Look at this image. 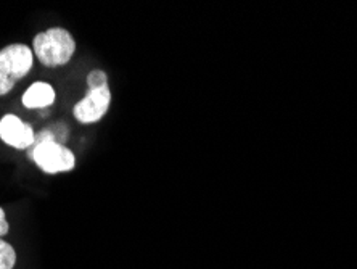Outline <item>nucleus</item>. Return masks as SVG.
<instances>
[{"label": "nucleus", "mask_w": 357, "mask_h": 269, "mask_svg": "<svg viewBox=\"0 0 357 269\" xmlns=\"http://www.w3.org/2000/svg\"><path fill=\"white\" fill-rule=\"evenodd\" d=\"M33 50L45 66H63L76 52V41L65 28H50L33 39Z\"/></svg>", "instance_id": "nucleus-1"}, {"label": "nucleus", "mask_w": 357, "mask_h": 269, "mask_svg": "<svg viewBox=\"0 0 357 269\" xmlns=\"http://www.w3.org/2000/svg\"><path fill=\"white\" fill-rule=\"evenodd\" d=\"M34 163L47 174L68 173L76 166V157L65 145L55 142V137L49 131H42L36 139L33 150Z\"/></svg>", "instance_id": "nucleus-2"}, {"label": "nucleus", "mask_w": 357, "mask_h": 269, "mask_svg": "<svg viewBox=\"0 0 357 269\" xmlns=\"http://www.w3.org/2000/svg\"><path fill=\"white\" fill-rule=\"evenodd\" d=\"M33 50L24 44H10L0 50V96H7L33 68Z\"/></svg>", "instance_id": "nucleus-3"}, {"label": "nucleus", "mask_w": 357, "mask_h": 269, "mask_svg": "<svg viewBox=\"0 0 357 269\" xmlns=\"http://www.w3.org/2000/svg\"><path fill=\"white\" fill-rule=\"evenodd\" d=\"M109 103H112V92L109 87H100V89H89L81 102H77L73 108V115L75 118L82 124H92L97 123L107 115Z\"/></svg>", "instance_id": "nucleus-4"}, {"label": "nucleus", "mask_w": 357, "mask_h": 269, "mask_svg": "<svg viewBox=\"0 0 357 269\" xmlns=\"http://www.w3.org/2000/svg\"><path fill=\"white\" fill-rule=\"evenodd\" d=\"M0 139L13 149L24 150L36 142V134L29 124L17 115H5L0 119Z\"/></svg>", "instance_id": "nucleus-5"}, {"label": "nucleus", "mask_w": 357, "mask_h": 269, "mask_svg": "<svg viewBox=\"0 0 357 269\" xmlns=\"http://www.w3.org/2000/svg\"><path fill=\"white\" fill-rule=\"evenodd\" d=\"M55 102V91L47 82H34L23 96L26 108H45Z\"/></svg>", "instance_id": "nucleus-6"}, {"label": "nucleus", "mask_w": 357, "mask_h": 269, "mask_svg": "<svg viewBox=\"0 0 357 269\" xmlns=\"http://www.w3.org/2000/svg\"><path fill=\"white\" fill-rule=\"evenodd\" d=\"M17 265V252L8 242L0 239V269H13Z\"/></svg>", "instance_id": "nucleus-7"}, {"label": "nucleus", "mask_w": 357, "mask_h": 269, "mask_svg": "<svg viewBox=\"0 0 357 269\" xmlns=\"http://www.w3.org/2000/svg\"><path fill=\"white\" fill-rule=\"evenodd\" d=\"M89 89H100L108 87V78L102 70H92L87 76Z\"/></svg>", "instance_id": "nucleus-8"}, {"label": "nucleus", "mask_w": 357, "mask_h": 269, "mask_svg": "<svg viewBox=\"0 0 357 269\" xmlns=\"http://www.w3.org/2000/svg\"><path fill=\"white\" fill-rule=\"evenodd\" d=\"M7 232H8V223H7V218H5L3 208L0 207V237H3Z\"/></svg>", "instance_id": "nucleus-9"}]
</instances>
